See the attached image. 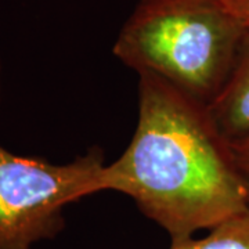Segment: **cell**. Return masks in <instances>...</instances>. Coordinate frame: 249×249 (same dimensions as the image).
<instances>
[{
    "mask_svg": "<svg viewBox=\"0 0 249 249\" xmlns=\"http://www.w3.org/2000/svg\"><path fill=\"white\" fill-rule=\"evenodd\" d=\"M139 121L122 155L106 166V188L183 242L249 211L230 144L208 106L152 73H139Z\"/></svg>",
    "mask_w": 249,
    "mask_h": 249,
    "instance_id": "6da1fadb",
    "label": "cell"
},
{
    "mask_svg": "<svg viewBox=\"0 0 249 249\" xmlns=\"http://www.w3.org/2000/svg\"><path fill=\"white\" fill-rule=\"evenodd\" d=\"M247 31L222 0H142L114 55L209 104L223 88Z\"/></svg>",
    "mask_w": 249,
    "mask_h": 249,
    "instance_id": "7a4b0ae2",
    "label": "cell"
},
{
    "mask_svg": "<svg viewBox=\"0 0 249 249\" xmlns=\"http://www.w3.org/2000/svg\"><path fill=\"white\" fill-rule=\"evenodd\" d=\"M106 166L97 148L57 165L0 145V249H32L58 235L68 205L107 190Z\"/></svg>",
    "mask_w": 249,
    "mask_h": 249,
    "instance_id": "3957f363",
    "label": "cell"
},
{
    "mask_svg": "<svg viewBox=\"0 0 249 249\" xmlns=\"http://www.w3.org/2000/svg\"><path fill=\"white\" fill-rule=\"evenodd\" d=\"M216 129L229 144L249 139V28L223 88L208 104Z\"/></svg>",
    "mask_w": 249,
    "mask_h": 249,
    "instance_id": "277c9868",
    "label": "cell"
},
{
    "mask_svg": "<svg viewBox=\"0 0 249 249\" xmlns=\"http://www.w3.org/2000/svg\"><path fill=\"white\" fill-rule=\"evenodd\" d=\"M169 249H249V211L211 229L202 238L170 244Z\"/></svg>",
    "mask_w": 249,
    "mask_h": 249,
    "instance_id": "5b68a950",
    "label": "cell"
},
{
    "mask_svg": "<svg viewBox=\"0 0 249 249\" xmlns=\"http://www.w3.org/2000/svg\"><path fill=\"white\" fill-rule=\"evenodd\" d=\"M230 150H231L235 166L240 172V176L244 181L245 190H247L249 205V139L244 140V142H235V144H230Z\"/></svg>",
    "mask_w": 249,
    "mask_h": 249,
    "instance_id": "8992f818",
    "label": "cell"
},
{
    "mask_svg": "<svg viewBox=\"0 0 249 249\" xmlns=\"http://www.w3.org/2000/svg\"><path fill=\"white\" fill-rule=\"evenodd\" d=\"M226 9L240 21L244 27L249 28V0H222Z\"/></svg>",
    "mask_w": 249,
    "mask_h": 249,
    "instance_id": "52a82bcc",
    "label": "cell"
},
{
    "mask_svg": "<svg viewBox=\"0 0 249 249\" xmlns=\"http://www.w3.org/2000/svg\"><path fill=\"white\" fill-rule=\"evenodd\" d=\"M0 90H1V61H0Z\"/></svg>",
    "mask_w": 249,
    "mask_h": 249,
    "instance_id": "ba28073f",
    "label": "cell"
}]
</instances>
